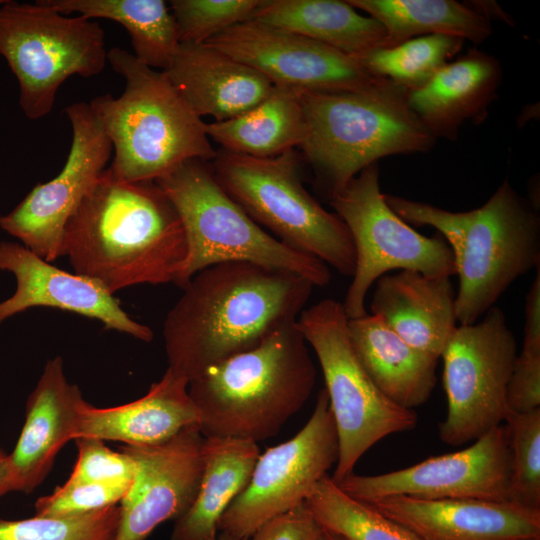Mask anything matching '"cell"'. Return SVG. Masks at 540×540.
<instances>
[{
    "label": "cell",
    "instance_id": "cell-34",
    "mask_svg": "<svg viewBox=\"0 0 540 540\" xmlns=\"http://www.w3.org/2000/svg\"><path fill=\"white\" fill-rule=\"evenodd\" d=\"M510 453L509 501L540 510V408L505 421Z\"/></svg>",
    "mask_w": 540,
    "mask_h": 540
},
{
    "label": "cell",
    "instance_id": "cell-40",
    "mask_svg": "<svg viewBox=\"0 0 540 540\" xmlns=\"http://www.w3.org/2000/svg\"><path fill=\"white\" fill-rule=\"evenodd\" d=\"M10 491H14V483L9 456L0 448V497Z\"/></svg>",
    "mask_w": 540,
    "mask_h": 540
},
{
    "label": "cell",
    "instance_id": "cell-24",
    "mask_svg": "<svg viewBox=\"0 0 540 540\" xmlns=\"http://www.w3.org/2000/svg\"><path fill=\"white\" fill-rule=\"evenodd\" d=\"M500 79L498 61L472 49L448 62L425 85L407 91V102L435 139L455 140L465 121L485 117Z\"/></svg>",
    "mask_w": 540,
    "mask_h": 540
},
{
    "label": "cell",
    "instance_id": "cell-18",
    "mask_svg": "<svg viewBox=\"0 0 540 540\" xmlns=\"http://www.w3.org/2000/svg\"><path fill=\"white\" fill-rule=\"evenodd\" d=\"M0 270L16 279L14 294L0 302V324L32 307H52L99 320L105 329L150 342L152 329L131 318L100 283L59 269L25 246L0 242Z\"/></svg>",
    "mask_w": 540,
    "mask_h": 540
},
{
    "label": "cell",
    "instance_id": "cell-15",
    "mask_svg": "<svg viewBox=\"0 0 540 540\" xmlns=\"http://www.w3.org/2000/svg\"><path fill=\"white\" fill-rule=\"evenodd\" d=\"M509 477L508 434L502 424L465 449L384 474L353 472L337 485L366 503L389 496L505 502L509 501Z\"/></svg>",
    "mask_w": 540,
    "mask_h": 540
},
{
    "label": "cell",
    "instance_id": "cell-5",
    "mask_svg": "<svg viewBox=\"0 0 540 540\" xmlns=\"http://www.w3.org/2000/svg\"><path fill=\"white\" fill-rule=\"evenodd\" d=\"M107 61L124 78V91L116 98L110 93L97 96L89 105L111 142L109 168L117 178L156 181L188 160L216 157L206 123L163 71L119 47L107 52Z\"/></svg>",
    "mask_w": 540,
    "mask_h": 540
},
{
    "label": "cell",
    "instance_id": "cell-42",
    "mask_svg": "<svg viewBox=\"0 0 540 540\" xmlns=\"http://www.w3.org/2000/svg\"><path fill=\"white\" fill-rule=\"evenodd\" d=\"M217 540H235V539H232V538H230V537L221 535Z\"/></svg>",
    "mask_w": 540,
    "mask_h": 540
},
{
    "label": "cell",
    "instance_id": "cell-37",
    "mask_svg": "<svg viewBox=\"0 0 540 540\" xmlns=\"http://www.w3.org/2000/svg\"><path fill=\"white\" fill-rule=\"evenodd\" d=\"M131 483L65 482L35 502L37 516L66 517L86 514L120 504Z\"/></svg>",
    "mask_w": 540,
    "mask_h": 540
},
{
    "label": "cell",
    "instance_id": "cell-44",
    "mask_svg": "<svg viewBox=\"0 0 540 540\" xmlns=\"http://www.w3.org/2000/svg\"><path fill=\"white\" fill-rule=\"evenodd\" d=\"M5 0H0V4L3 3Z\"/></svg>",
    "mask_w": 540,
    "mask_h": 540
},
{
    "label": "cell",
    "instance_id": "cell-33",
    "mask_svg": "<svg viewBox=\"0 0 540 540\" xmlns=\"http://www.w3.org/2000/svg\"><path fill=\"white\" fill-rule=\"evenodd\" d=\"M120 506L66 517L0 519V540H115Z\"/></svg>",
    "mask_w": 540,
    "mask_h": 540
},
{
    "label": "cell",
    "instance_id": "cell-26",
    "mask_svg": "<svg viewBox=\"0 0 540 540\" xmlns=\"http://www.w3.org/2000/svg\"><path fill=\"white\" fill-rule=\"evenodd\" d=\"M260 455L258 444L233 438H205L199 488L177 520L170 540H217L224 512L244 490Z\"/></svg>",
    "mask_w": 540,
    "mask_h": 540
},
{
    "label": "cell",
    "instance_id": "cell-21",
    "mask_svg": "<svg viewBox=\"0 0 540 540\" xmlns=\"http://www.w3.org/2000/svg\"><path fill=\"white\" fill-rule=\"evenodd\" d=\"M163 72L196 115L217 122L252 109L274 86L255 69L205 43H179Z\"/></svg>",
    "mask_w": 540,
    "mask_h": 540
},
{
    "label": "cell",
    "instance_id": "cell-43",
    "mask_svg": "<svg viewBox=\"0 0 540 540\" xmlns=\"http://www.w3.org/2000/svg\"><path fill=\"white\" fill-rule=\"evenodd\" d=\"M524 540H540V539H536V538H535V539H524Z\"/></svg>",
    "mask_w": 540,
    "mask_h": 540
},
{
    "label": "cell",
    "instance_id": "cell-22",
    "mask_svg": "<svg viewBox=\"0 0 540 540\" xmlns=\"http://www.w3.org/2000/svg\"><path fill=\"white\" fill-rule=\"evenodd\" d=\"M188 383L185 377L167 369L144 396L132 402L98 408L83 400L75 439L152 446L171 439L187 427L199 426V411L189 395Z\"/></svg>",
    "mask_w": 540,
    "mask_h": 540
},
{
    "label": "cell",
    "instance_id": "cell-13",
    "mask_svg": "<svg viewBox=\"0 0 540 540\" xmlns=\"http://www.w3.org/2000/svg\"><path fill=\"white\" fill-rule=\"evenodd\" d=\"M338 456L336 423L321 389L305 426L259 455L248 484L220 519L221 535L249 540L263 524L304 503Z\"/></svg>",
    "mask_w": 540,
    "mask_h": 540
},
{
    "label": "cell",
    "instance_id": "cell-29",
    "mask_svg": "<svg viewBox=\"0 0 540 540\" xmlns=\"http://www.w3.org/2000/svg\"><path fill=\"white\" fill-rule=\"evenodd\" d=\"M385 29L384 47L426 35H449L481 43L492 32L490 21L468 4L454 0H348Z\"/></svg>",
    "mask_w": 540,
    "mask_h": 540
},
{
    "label": "cell",
    "instance_id": "cell-19",
    "mask_svg": "<svg viewBox=\"0 0 540 540\" xmlns=\"http://www.w3.org/2000/svg\"><path fill=\"white\" fill-rule=\"evenodd\" d=\"M367 504L422 540L540 539V510L511 501L389 496Z\"/></svg>",
    "mask_w": 540,
    "mask_h": 540
},
{
    "label": "cell",
    "instance_id": "cell-39",
    "mask_svg": "<svg viewBox=\"0 0 540 540\" xmlns=\"http://www.w3.org/2000/svg\"><path fill=\"white\" fill-rule=\"evenodd\" d=\"M321 530L302 503L263 524L249 540H317Z\"/></svg>",
    "mask_w": 540,
    "mask_h": 540
},
{
    "label": "cell",
    "instance_id": "cell-2",
    "mask_svg": "<svg viewBox=\"0 0 540 540\" xmlns=\"http://www.w3.org/2000/svg\"><path fill=\"white\" fill-rule=\"evenodd\" d=\"M62 246L74 273L112 295L174 283L188 251L178 212L157 183L124 181L109 167L66 223Z\"/></svg>",
    "mask_w": 540,
    "mask_h": 540
},
{
    "label": "cell",
    "instance_id": "cell-6",
    "mask_svg": "<svg viewBox=\"0 0 540 540\" xmlns=\"http://www.w3.org/2000/svg\"><path fill=\"white\" fill-rule=\"evenodd\" d=\"M307 160L329 197L378 159L426 152L435 138L407 102V90L382 79L358 90L300 93Z\"/></svg>",
    "mask_w": 540,
    "mask_h": 540
},
{
    "label": "cell",
    "instance_id": "cell-1",
    "mask_svg": "<svg viewBox=\"0 0 540 540\" xmlns=\"http://www.w3.org/2000/svg\"><path fill=\"white\" fill-rule=\"evenodd\" d=\"M314 285L284 270L225 262L196 273L163 325L168 368L188 381L297 320Z\"/></svg>",
    "mask_w": 540,
    "mask_h": 540
},
{
    "label": "cell",
    "instance_id": "cell-23",
    "mask_svg": "<svg viewBox=\"0 0 540 540\" xmlns=\"http://www.w3.org/2000/svg\"><path fill=\"white\" fill-rule=\"evenodd\" d=\"M455 297L450 277L401 270L376 281L371 313L407 344L439 359L457 327Z\"/></svg>",
    "mask_w": 540,
    "mask_h": 540
},
{
    "label": "cell",
    "instance_id": "cell-28",
    "mask_svg": "<svg viewBox=\"0 0 540 540\" xmlns=\"http://www.w3.org/2000/svg\"><path fill=\"white\" fill-rule=\"evenodd\" d=\"M206 133L235 154L269 158L291 151L305 139L300 93L273 86L262 102L240 116L206 124Z\"/></svg>",
    "mask_w": 540,
    "mask_h": 540
},
{
    "label": "cell",
    "instance_id": "cell-16",
    "mask_svg": "<svg viewBox=\"0 0 540 540\" xmlns=\"http://www.w3.org/2000/svg\"><path fill=\"white\" fill-rule=\"evenodd\" d=\"M205 44L255 69L274 86L299 93L358 90L383 79L335 48L253 19Z\"/></svg>",
    "mask_w": 540,
    "mask_h": 540
},
{
    "label": "cell",
    "instance_id": "cell-17",
    "mask_svg": "<svg viewBox=\"0 0 540 540\" xmlns=\"http://www.w3.org/2000/svg\"><path fill=\"white\" fill-rule=\"evenodd\" d=\"M205 437L198 425L152 446L123 445L134 462L131 487L120 502L115 540H146L161 523L181 517L197 494Z\"/></svg>",
    "mask_w": 540,
    "mask_h": 540
},
{
    "label": "cell",
    "instance_id": "cell-8",
    "mask_svg": "<svg viewBox=\"0 0 540 540\" xmlns=\"http://www.w3.org/2000/svg\"><path fill=\"white\" fill-rule=\"evenodd\" d=\"M211 169L225 192L261 227L301 253L353 276L356 254L344 221L303 187L294 150L256 158L223 150Z\"/></svg>",
    "mask_w": 540,
    "mask_h": 540
},
{
    "label": "cell",
    "instance_id": "cell-20",
    "mask_svg": "<svg viewBox=\"0 0 540 540\" xmlns=\"http://www.w3.org/2000/svg\"><path fill=\"white\" fill-rule=\"evenodd\" d=\"M83 400L79 387L65 376L63 359L48 360L27 399L24 426L8 455L14 491L30 493L45 480L59 451L76 437Z\"/></svg>",
    "mask_w": 540,
    "mask_h": 540
},
{
    "label": "cell",
    "instance_id": "cell-35",
    "mask_svg": "<svg viewBox=\"0 0 540 540\" xmlns=\"http://www.w3.org/2000/svg\"><path fill=\"white\" fill-rule=\"evenodd\" d=\"M507 403L511 413L540 408V275L526 296L522 350L516 356L508 383Z\"/></svg>",
    "mask_w": 540,
    "mask_h": 540
},
{
    "label": "cell",
    "instance_id": "cell-30",
    "mask_svg": "<svg viewBox=\"0 0 540 540\" xmlns=\"http://www.w3.org/2000/svg\"><path fill=\"white\" fill-rule=\"evenodd\" d=\"M62 14L108 19L128 32L133 55L142 64L164 71L178 46L177 26L163 0H45Z\"/></svg>",
    "mask_w": 540,
    "mask_h": 540
},
{
    "label": "cell",
    "instance_id": "cell-31",
    "mask_svg": "<svg viewBox=\"0 0 540 540\" xmlns=\"http://www.w3.org/2000/svg\"><path fill=\"white\" fill-rule=\"evenodd\" d=\"M304 503L321 529L347 540H422L371 505L345 493L328 475L313 487Z\"/></svg>",
    "mask_w": 540,
    "mask_h": 540
},
{
    "label": "cell",
    "instance_id": "cell-14",
    "mask_svg": "<svg viewBox=\"0 0 540 540\" xmlns=\"http://www.w3.org/2000/svg\"><path fill=\"white\" fill-rule=\"evenodd\" d=\"M72 142L62 170L37 184L8 214L0 227L48 262L63 256L66 223L97 182L113 152L112 145L89 103L65 108Z\"/></svg>",
    "mask_w": 540,
    "mask_h": 540
},
{
    "label": "cell",
    "instance_id": "cell-9",
    "mask_svg": "<svg viewBox=\"0 0 540 540\" xmlns=\"http://www.w3.org/2000/svg\"><path fill=\"white\" fill-rule=\"evenodd\" d=\"M348 320L342 303L331 298L303 309L296 320L320 363L336 423L339 456L331 477L336 484L374 444L418 422L414 410L394 404L371 381L350 342Z\"/></svg>",
    "mask_w": 540,
    "mask_h": 540
},
{
    "label": "cell",
    "instance_id": "cell-25",
    "mask_svg": "<svg viewBox=\"0 0 540 540\" xmlns=\"http://www.w3.org/2000/svg\"><path fill=\"white\" fill-rule=\"evenodd\" d=\"M348 334L365 372L390 401L414 410L429 399L438 358L413 348L372 314L349 319Z\"/></svg>",
    "mask_w": 540,
    "mask_h": 540
},
{
    "label": "cell",
    "instance_id": "cell-4",
    "mask_svg": "<svg viewBox=\"0 0 540 540\" xmlns=\"http://www.w3.org/2000/svg\"><path fill=\"white\" fill-rule=\"evenodd\" d=\"M316 368L296 321L255 348L221 361L188 383L205 438L258 442L277 435L309 399Z\"/></svg>",
    "mask_w": 540,
    "mask_h": 540
},
{
    "label": "cell",
    "instance_id": "cell-7",
    "mask_svg": "<svg viewBox=\"0 0 540 540\" xmlns=\"http://www.w3.org/2000/svg\"><path fill=\"white\" fill-rule=\"evenodd\" d=\"M176 208L187 256L175 284L219 263L251 262L295 273L314 286L331 279L321 260L291 249L258 225L220 186L207 161L192 159L155 181Z\"/></svg>",
    "mask_w": 540,
    "mask_h": 540
},
{
    "label": "cell",
    "instance_id": "cell-11",
    "mask_svg": "<svg viewBox=\"0 0 540 540\" xmlns=\"http://www.w3.org/2000/svg\"><path fill=\"white\" fill-rule=\"evenodd\" d=\"M330 205L346 224L355 248V271L342 302L349 319L367 314L368 290L391 270H413L432 277L456 274L446 240L440 234L427 237L418 233L387 205L380 191L377 163L333 194Z\"/></svg>",
    "mask_w": 540,
    "mask_h": 540
},
{
    "label": "cell",
    "instance_id": "cell-12",
    "mask_svg": "<svg viewBox=\"0 0 540 540\" xmlns=\"http://www.w3.org/2000/svg\"><path fill=\"white\" fill-rule=\"evenodd\" d=\"M517 344L504 312L491 307L481 321L457 325L440 357L447 413L440 440L461 446L505 423L512 414L508 383Z\"/></svg>",
    "mask_w": 540,
    "mask_h": 540
},
{
    "label": "cell",
    "instance_id": "cell-3",
    "mask_svg": "<svg viewBox=\"0 0 540 540\" xmlns=\"http://www.w3.org/2000/svg\"><path fill=\"white\" fill-rule=\"evenodd\" d=\"M407 224L431 226L452 250L459 288V325L477 322L520 276L540 265V219L536 207L505 180L481 207L451 212L383 194Z\"/></svg>",
    "mask_w": 540,
    "mask_h": 540
},
{
    "label": "cell",
    "instance_id": "cell-32",
    "mask_svg": "<svg viewBox=\"0 0 540 540\" xmlns=\"http://www.w3.org/2000/svg\"><path fill=\"white\" fill-rule=\"evenodd\" d=\"M463 42L449 35H426L392 47L375 48L354 58L374 77L410 91L425 85L461 50Z\"/></svg>",
    "mask_w": 540,
    "mask_h": 540
},
{
    "label": "cell",
    "instance_id": "cell-27",
    "mask_svg": "<svg viewBox=\"0 0 540 540\" xmlns=\"http://www.w3.org/2000/svg\"><path fill=\"white\" fill-rule=\"evenodd\" d=\"M251 19L288 30L352 57L384 47L386 33L374 18L347 1L261 0Z\"/></svg>",
    "mask_w": 540,
    "mask_h": 540
},
{
    "label": "cell",
    "instance_id": "cell-38",
    "mask_svg": "<svg viewBox=\"0 0 540 540\" xmlns=\"http://www.w3.org/2000/svg\"><path fill=\"white\" fill-rule=\"evenodd\" d=\"M78 457L67 479L71 483H131L135 474L133 460L123 452L109 449L95 438L74 440Z\"/></svg>",
    "mask_w": 540,
    "mask_h": 540
},
{
    "label": "cell",
    "instance_id": "cell-36",
    "mask_svg": "<svg viewBox=\"0 0 540 540\" xmlns=\"http://www.w3.org/2000/svg\"><path fill=\"white\" fill-rule=\"evenodd\" d=\"M261 0H172L180 43L202 44L226 29L250 20Z\"/></svg>",
    "mask_w": 540,
    "mask_h": 540
},
{
    "label": "cell",
    "instance_id": "cell-10",
    "mask_svg": "<svg viewBox=\"0 0 540 540\" xmlns=\"http://www.w3.org/2000/svg\"><path fill=\"white\" fill-rule=\"evenodd\" d=\"M107 52L104 30L94 19L65 16L45 0L0 4V55L17 78L19 105L28 119L51 112L69 77L101 73Z\"/></svg>",
    "mask_w": 540,
    "mask_h": 540
},
{
    "label": "cell",
    "instance_id": "cell-41",
    "mask_svg": "<svg viewBox=\"0 0 540 540\" xmlns=\"http://www.w3.org/2000/svg\"><path fill=\"white\" fill-rule=\"evenodd\" d=\"M317 540H347V539H345L344 537L340 535H337V534H334V533H331L329 531L322 529Z\"/></svg>",
    "mask_w": 540,
    "mask_h": 540
}]
</instances>
